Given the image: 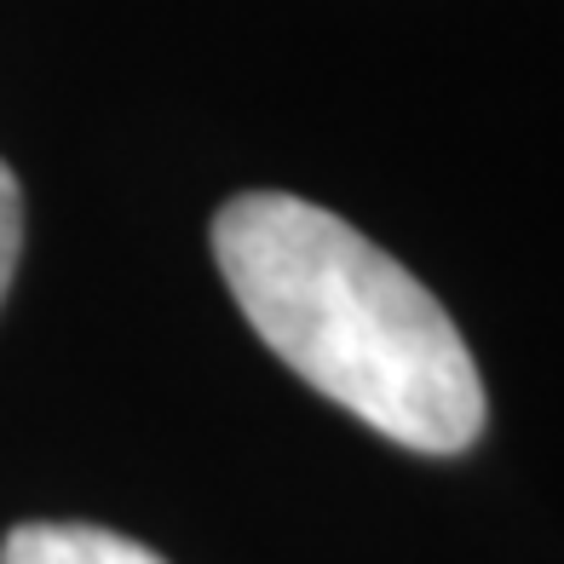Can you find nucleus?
I'll return each instance as SVG.
<instances>
[{"mask_svg":"<svg viewBox=\"0 0 564 564\" xmlns=\"http://www.w3.org/2000/svg\"><path fill=\"white\" fill-rule=\"evenodd\" d=\"M214 260L282 364L380 438L460 455L484 432V380L415 271L317 202L248 191L214 219Z\"/></svg>","mask_w":564,"mask_h":564,"instance_id":"nucleus-1","label":"nucleus"},{"mask_svg":"<svg viewBox=\"0 0 564 564\" xmlns=\"http://www.w3.org/2000/svg\"><path fill=\"white\" fill-rule=\"evenodd\" d=\"M0 564H167V558L98 524H18L0 542Z\"/></svg>","mask_w":564,"mask_h":564,"instance_id":"nucleus-2","label":"nucleus"},{"mask_svg":"<svg viewBox=\"0 0 564 564\" xmlns=\"http://www.w3.org/2000/svg\"><path fill=\"white\" fill-rule=\"evenodd\" d=\"M18 253H23V191H18L12 167L0 162V300H7V289H12Z\"/></svg>","mask_w":564,"mask_h":564,"instance_id":"nucleus-3","label":"nucleus"}]
</instances>
